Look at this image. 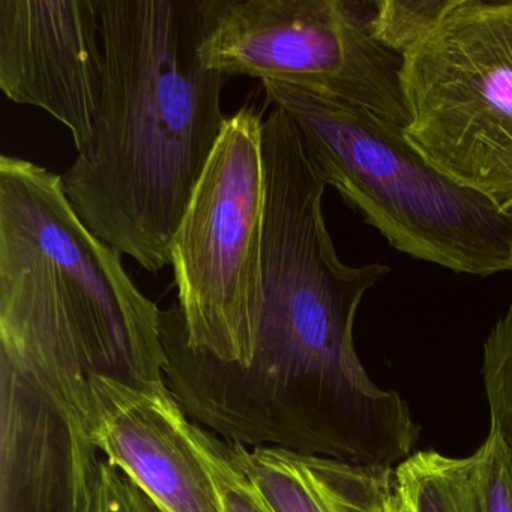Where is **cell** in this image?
<instances>
[{"label": "cell", "mask_w": 512, "mask_h": 512, "mask_svg": "<svg viewBox=\"0 0 512 512\" xmlns=\"http://www.w3.org/2000/svg\"><path fill=\"white\" fill-rule=\"evenodd\" d=\"M106 71L91 142L62 173L95 236L158 274L223 133L229 77L203 67L206 0H97Z\"/></svg>", "instance_id": "1"}, {"label": "cell", "mask_w": 512, "mask_h": 512, "mask_svg": "<svg viewBox=\"0 0 512 512\" xmlns=\"http://www.w3.org/2000/svg\"><path fill=\"white\" fill-rule=\"evenodd\" d=\"M0 364L68 421L91 424L94 374L166 382L161 310L95 236L61 175L0 157Z\"/></svg>", "instance_id": "2"}, {"label": "cell", "mask_w": 512, "mask_h": 512, "mask_svg": "<svg viewBox=\"0 0 512 512\" xmlns=\"http://www.w3.org/2000/svg\"><path fill=\"white\" fill-rule=\"evenodd\" d=\"M266 100L295 122L308 161L389 245L455 274L512 271V209L428 163L404 127L343 98L263 80Z\"/></svg>", "instance_id": "3"}, {"label": "cell", "mask_w": 512, "mask_h": 512, "mask_svg": "<svg viewBox=\"0 0 512 512\" xmlns=\"http://www.w3.org/2000/svg\"><path fill=\"white\" fill-rule=\"evenodd\" d=\"M263 121L254 106L227 118L170 248L188 346L239 367L263 307Z\"/></svg>", "instance_id": "4"}, {"label": "cell", "mask_w": 512, "mask_h": 512, "mask_svg": "<svg viewBox=\"0 0 512 512\" xmlns=\"http://www.w3.org/2000/svg\"><path fill=\"white\" fill-rule=\"evenodd\" d=\"M401 58L407 140L458 184L512 209V0H455Z\"/></svg>", "instance_id": "5"}, {"label": "cell", "mask_w": 512, "mask_h": 512, "mask_svg": "<svg viewBox=\"0 0 512 512\" xmlns=\"http://www.w3.org/2000/svg\"><path fill=\"white\" fill-rule=\"evenodd\" d=\"M374 2L206 0L203 67L305 86L406 128L403 58L374 40Z\"/></svg>", "instance_id": "6"}, {"label": "cell", "mask_w": 512, "mask_h": 512, "mask_svg": "<svg viewBox=\"0 0 512 512\" xmlns=\"http://www.w3.org/2000/svg\"><path fill=\"white\" fill-rule=\"evenodd\" d=\"M97 0H0V89L92 139L106 58Z\"/></svg>", "instance_id": "7"}, {"label": "cell", "mask_w": 512, "mask_h": 512, "mask_svg": "<svg viewBox=\"0 0 512 512\" xmlns=\"http://www.w3.org/2000/svg\"><path fill=\"white\" fill-rule=\"evenodd\" d=\"M89 385V439L158 512H221L196 424L166 382L136 385L94 374Z\"/></svg>", "instance_id": "8"}, {"label": "cell", "mask_w": 512, "mask_h": 512, "mask_svg": "<svg viewBox=\"0 0 512 512\" xmlns=\"http://www.w3.org/2000/svg\"><path fill=\"white\" fill-rule=\"evenodd\" d=\"M2 512H80L103 455L88 431L2 368Z\"/></svg>", "instance_id": "9"}, {"label": "cell", "mask_w": 512, "mask_h": 512, "mask_svg": "<svg viewBox=\"0 0 512 512\" xmlns=\"http://www.w3.org/2000/svg\"><path fill=\"white\" fill-rule=\"evenodd\" d=\"M227 445L269 512H388L398 490L395 467L271 446Z\"/></svg>", "instance_id": "10"}, {"label": "cell", "mask_w": 512, "mask_h": 512, "mask_svg": "<svg viewBox=\"0 0 512 512\" xmlns=\"http://www.w3.org/2000/svg\"><path fill=\"white\" fill-rule=\"evenodd\" d=\"M410 512H475L472 458L419 451L395 467Z\"/></svg>", "instance_id": "11"}, {"label": "cell", "mask_w": 512, "mask_h": 512, "mask_svg": "<svg viewBox=\"0 0 512 512\" xmlns=\"http://www.w3.org/2000/svg\"><path fill=\"white\" fill-rule=\"evenodd\" d=\"M455 0H379L374 2L370 31L374 40L403 56L418 43Z\"/></svg>", "instance_id": "12"}, {"label": "cell", "mask_w": 512, "mask_h": 512, "mask_svg": "<svg viewBox=\"0 0 512 512\" xmlns=\"http://www.w3.org/2000/svg\"><path fill=\"white\" fill-rule=\"evenodd\" d=\"M485 391L491 428L512 452V301L484 344Z\"/></svg>", "instance_id": "13"}, {"label": "cell", "mask_w": 512, "mask_h": 512, "mask_svg": "<svg viewBox=\"0 0 512 512\" xmlns=\"http://www.w3.org/2000/svg\"><path fill=\"white\" fill-rule=\"evenodd\" d=\"M475 512H512V452L490 431L472 455Z\"/></svg>", "instance_id": "14"}, {"label": "cell", "mask_w": 512, "mask_h": 512, "mask_svg": "<svg viewBox=\"0 0 512 512\" xmlns=\"http://www.w3.org/2000/svg\"><path fill=\"white\" fill-rule=\"evenodd\" d=\"M196 424V422H194ZM197 440L220 494L221 512H269L257 496L226 440L196 424Z\"/></svg>", "instance_id": "15"}, {"label": "cell", "mask_w": 512, "mask_h": 512, "mask_svg": "<svg viewBox=\"0 0 512 512\" xmlns=\"http://www.w3.org/2000/svg\"><path fill=\"white\" fill-rule=\"evenodd\" d=\"M80 512H158L148 497L106 458H101Z\"/></svg>", "instance_id": "16"}]
</instances>
